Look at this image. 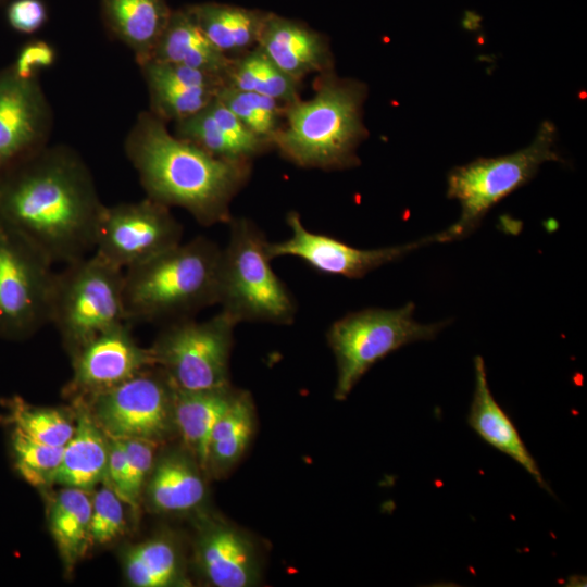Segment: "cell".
I'll use <instances>...</instances> for the list:
<instances>
[{"mask_svg": "<svg viewBox=\"0 0 587 587\" xmlns=\"http://www.w3.org/2000/svg\"><path fill=\"white\" fill-rule=\"evenodd\" d=\"M54 114L39 76L0 70V172L50 143Z\"/></svg>", "mask_w": 587, "mask_h": 587, "instance_id": "obj_14", "label": "cell"}, {"mask_svg": "<svg viewBox=\"0 0 587 587\" xmlns=\"http://www.w3.org/2000/svg\"><path fill=\"white\" fill-rule=\"evenodd\" d=\"M364 85L327 76L315 95L289 103L287 123L272 139L297 165L340 170L358 163L357 148L365 136L362 122Z\"/></svg>", "mask_w": 587, "mask_h": 587, "instance_id": "obj_4", "label": "cell"}, {"mask_svg": "<svg viewBox=\"0 0 587 587\" xmlns=\"http://www.w3.org/2000/svg\"><path fill=\"white\" fill-rule=\"evenodd\" d=\"M298 83L259 49L233 61L225 79L226 85L238 90L261 93L288 103L298 99Z\"/></svg>", "mask_w": 587, "mask_h": 587, "instance_id": "obj_29", "label": "cell"}, {"mask_svg": "<svg viewBox=\"0 0 587 587\" xmlns=\"http://www.w3.org/2000/svg\"><path fill=\"white\" fill-rule=\"evenodd\" d=\"M257 43L264 55L296 80L324 71L330 63L329 49L317 33L276 15H266Z\"/></svg>", "mask_w": 587, "mask_h": 587, "instance_id": "obj_18", "label": "cell"}, {"mask_svg": "<svg viewBox=\"0 0 587 587\" xmlns=\"http://www.w3.org/2000/svg\"><path fill=\"white\" fill-rule=\"evenodd\" d=\"M126 504L108 484L91 497L90 545H105L123 534L126 525Z\"/></svg>", "mask_w": 587, "mask_h": 587, "instance_id": "obj_34", "label": "cell"}, {"mask_svg": "<svg viewBox=\"0 0 587 587\" xmlns=\"http://www.w3.org/2000/svg\"><path fill=\"white\" fill-rule=\"evenodd\" d=\"M413 314L414 304L408 302L398 309L350 312L329 326L326 338L337 366L336 400H345L379 360L409 344L434 339L447 324H423Z\"/></svg>", "mask_w": 587, "mask_h": 587, "instance_id": "obj_8", "label": "cell"}, {"mask_svg": "<svg viewBox=\"0 0 587 587\" xmlns=\"http://www.w3.org/2000/svg\"><path fill=\"white\" fill-rule=\"evenodd\" d=\"M151 59L193 67L225 79L234 61L207 38L187 8L172 11Z\"/></svg>", "mask_w": 587, "mask_h": 587, "instance_id": "obj_23", "label": "cell"}, {"mask_svg": "<svg viewBox=\"0 0 587 587\" xmlns=\"http://www.w3.org/2000/svg\"><path fill=\"white\" fill-rule=\"evenodd\" d=\"M105 207L89 166L65 143H48L0 172V226L52 264L93 251Z\"/></svg>", "mask_w": 587, "mask_h": 587, "instance_id": "obj_1", "label": "cell"}, {"mask_svg": "<svg viewBox=\"0 0 587 587\" xmlns=\"http://www.w3.org/2000/svg\"><path fill=\"white\" fill-rule=\"evenodd\" d=\"M109 459L105 480L126 503L127 455L120 438L107 436Z\"/></svg>", "mask_w": 587, "mask_h": 587, "instance_id": "obj_39", "label": "cell"}, {"mask_svg": "<svg viewBox=\"0 0 587 587\" xmlns=\"http://www.w3.org/2000/svg\"><path fill=\"white\" fill-rule=\"evenodd\" d=\"M208 109L224 133L240 148L247 160L250 161L252 157L260 153L267 143L216 98L208 105Z\"/></svg>", "mask_w": 587, "mask_h": 587, "instance_id": "obj_36", "label": "cell"}, {"mask_svg": "<svg viewBox=\"0 0 587 587\" xmlns=\"http://www.w3.org/2000/svg\"><path fill=\"white\" fill-rule=\"evenodd\" d=\"M202 469L189 454L168 453L159 459L146 484L150 507L159 513H186L204 500Z\"/></svg>", "mask_w": 587, "mask_h": 587, "instance_id": "obj_21", "label": "cell"}, {"mask_svg": "<svg viewBox=\"0 0 587 587\" xmlns=\"http://www.w3.org/2000/svg\"><path fill=\"white\" fill-rule=\"evenodd\" d=\"M237 324L222 310L204 321L193 316L163 324L150 347L155 366L179 390L229 386V358Z\"/></svg>", "mask_w": 587, "mask_h": 587, "instance_id": "obj_9", "label": "cell"}, {"mask_svg": "<svg viewBox=\"0 0 587 587\" xmlns=\"http://www.w3.org/2000/svg\"><path fill=\"white\" fill-rule=\"evenodd\" d=\"M254 432V408L247 391L237 390L215 423L209 446L208 471L223 476L245 453Z\"/></svg>", "mask_w": 587, "mask_h": 587, "instance_id": "obj_26", "label": "cell"}, {"mask_svg": "<svg viewBox=\"0 0 587 587\" xmlns=\"http://www.w3.org/2000/svg\"><path fill=\"white\" fill-rule=\"evenodd\" d=\"M149 93V111L164 122L187 118L215 98L218 89L192 88L153 78H143Z\"/></svg>", "mask_w": 587, "mask_h": 587, "instance_id": "obj_30", "label": "cell"}, {"mask_svg": "<svg viewBox=\"0 0 587 587\" xmlns=\"http://www.w3.org/2000/svg\"><path fill=\"white\" fill-rule=\"evenodd\" d=\"M3 404L9 430L36 442L64 447L75 432V424L59 409L33 405L18 396L5 399Z\"/></svg>", "mask_w": 587, "mask_h": 587, "instance_id": "obj_28", "label": "cell"}, {"mask_svg": "<svg viewBox=\"0 0 587 587\" xmlns=\"http://www.w3.org/2000/svg\"><path fill=\"white\" fill-rule=\"evenodd\" d=\"M9 444L13 466L24 480L34 487L53 483L64 447L36 442L11 430Z\"/></svg>", "mask_w": 587, "mask_h": 587, "instance_id": "obj_32", "label": "cell"}, {"mask_svg": "<svg viewBox=\"0 0 587 587\" xmlns=\"http://www.w3.org/2000/svg\"><path fill=\"white\" fill-rule=\"evenodd\" d=\"M1 1H2V0H0V2H1Z\"/></svg>", "mask_w": 587, "mask_h": 587, "instance_id": "obj_40", "label": "cell"}, {"mask_svg": "<svg viewBox=\"0 0 587 587\" xmlns=\"http://www.w3.org/2000/svg\"><path fill=\"white\" fill-rule=\"evenodd\" d=\"M555 140L557 128L546 121L525 148L453 168L448 175L447 196L459 202L461 213L454 224L438 234L439 242L470 235L495 204L529 182L544 163L560 161Z\"/></svg>", "mask_w": 587, "mask_h": 587, "instance_id": "obj_7", "label": "cell"}, {"mask_svg": "<svg viewBox=\"0 0 587 587\" xmlns=\"http://www.w3.org/2000/svg\"><path fill=\"white\" fill-rule=\"evenodd\" d=\"M124 571L136 587H167L183 582L179 549L166 537L151 538L128 549Z\"/></svg>", "mask_w": 587, "mask_h": 587, "instance_id": "obj_27", "label": "cell"}, {"mask_svg": "<svg viewBox=\"0 0 587 587\" xmlns=\"http://www.w3.org/2000/svg\"><path fill=\"white\" fill-rule=\"evenodd\" d=\"M48 12L42 0H14L7 9L9 25L22 34H33L46 23Z\"/></svg>", "mask_w": 587, "mask_h": 587, "instance_id": "obj_38", "label": "cell"}, {"mask_svg": "<svg viewBox=\"0 0 587 587\" xmlns=\"http://www.w3.org/2000/svg\"><path fill=\"white\" fill-rule=\"evenodd\" d=\"M109 459L107 435L85 409L78 413L75 432L63 448L53 483L90 490L105 480Z\"/></svg>", "mask_w": 587, "mask_h": 587, "instance_id": "obj_22", "label": "cell"}, {"mask_svg": "<svg viewBox=\"0 0 587 587\" xmlns=\"http://www.w3.org/2000/svg\"><path fill=\"white\" fill-rule=\"evenodd\" d=\"M173 391L165 374L152 366L90 398L91 415L107 436L158 444L175 428Z\"/></svg>", "mask_w": 587, "mask_h": 587, "instance_id": "obj_11", "label": "cell"}, {"mask_svg": "<svg viewBox=\"0 0 587 587\" xmlns=\"http://www.w3.org/2000/svg\"><path fill=\"white\" fill-rule=\"evenodd\" d=\"M207 38L223 53L240 52L258 41L265 14L221 3L187 7Z\"/></svg>", "mask_w": 587, "mask_h": 587, "instance_id": "obj_25", "label": "cell"}, {"mask_svg": "<svg viewBox=\"0 0 587 587\" xmlns=\"http://www.w3.org/2000/svg\"><path fill=\"white\" fill-rule=\"evenodd\" d=\"M49 323L72 353L97 335L127 323L124 271L93 252L64 264L54 274Z\"/></svg>", "mask_w": 587, "mask_h": 587, "instance_id": "obj_6", "label": "cell"}, {"mask_svg": "<svg viewBox=\"0 0 587 587\" xmlns=\"http://www.w3.org/2000/svg\"><path fill=\"white\" fill-rule=\"evenodd\" d=\"M197 565L215 587H251L260 579V562L252 540L222 521H207L195 546Z\"/></svg>", "mask_w": 587, "mask_h": 587, "instance_id": "obj_16", "label": "cell"}, {"mask_svg": "<svg viewBox=\"0 0 587 587\" xmlns=\"http://www.w3.org/2000/svg\"><path fill=\"white\" fill-rule=\"evenodd\" d=\"M236 392L237 390L230 385L201 391L174 388V427L189 454L204 472L208 471L209 446L213 427L232 403Z\"/></svg>", "mask_w": 587, "mask_h": 587, "instance_id": "obj_20", "label": "cell"}, {"mask_svg": "<svg viewBox=\"0 0 587 587\" xmlns=\"http://www.w3.org/2000/svg\"><path fill=\"white\" fill-rule=\"evenodd\" d=\"M91 497L88 490L65 487L51 502L49 527L64 565L73 567L90 546Z\"/></svg>", "mask_w": 587, "mask_h": 587, "instance_id": "obj_24", "label": "cell"}, {"mask_svg": "<svg viewBox=\"0 0 587 587\" xmlns=\"http://www.w3.org/2000/svg\"><path fill=\"white\" fill-rule=\"evenodd\" d=\"M124 152L146 197L186 210L200 225L228 224L230 202L250 176V162L212 155L172 135L149 110L135 118Z\"/></svg>", "mask_w": 587, "mask_h": 587, "instance_id": "obj_2", "label": "cell"}, {"mask_svg": "<svg viewBox=\"0 0 587 587\" xmlns=\"http://www.w3.org/2000/svg\"><path fill=\"white\" fill-rule=\"evenodd\" d=\"M52 265L37 248L0 226V338L23 340L49 324Z\"/></svg>", "mask_w": 587, "mask_h": 587, "instance_id": "obj_10", "label": "cell"}, {"mask_svg": "<svg viewBox=\"0 0 587 587\" xmlns=\"http://www.w3.org/2000/svg\"><path fill=\"white\" fill-rule=\"evenodd\" d=\"M183 227L168 207L148 197L107 205L93 253L125 271L182 242Z\"/></svg>", "mask_w": 587, "mask_h": 587, "instance_id": "obj_12", "label": "cell"}, {"mask_svg": "<svg viewBox=\"0 0 587 587\" xmlns=\"http://www.w3.org/2000/svg\"><path fill=\"white\" fill-rule=\"evenodd\" d=\"M222 248L197 236L124 271L127 323H161L193 317L217 304Z\"/></svg>", "mask_w": 587, "mask_h": 587, "instance_id": "obj_3", "label": "cell"}, {"mask_svg": "<svg viewBox=\"0 0 587 587\" xmlns=\"http://www.w3.org/2000/svg\"><path fill=\"white\" fill-rule=\"evenodd\" d=\"M127 455L126 504L137 508L155 460V442L120 438Z\"/></svg>", "mask_w": 587, "mask_h": 587, "instance_id": "obj_35", "label": "cell"}, {"mask_svg": "<svg viewBox=\"0 0 587 587\" xmlns=\"http://www.w3.org/2000/svg\"><path fill=\"white\" fill-rule=\"evenodd\" d=\"M474 372L475 387L467 416L469 425L485 442L510 457L541 488L552 494L511 417L492 396L485 362L480 355L474 359Z\"/></svg>", "mask_w": 587, "mask_h": 587, "instance_id": "obj_17", "label": "cell"}, {"mask_svg": "<svg viewBox=\"0 0 587 587\" xmlns=\"http://www.w3.org/2000/svg\"><path fill=\"white\" fill-rule=\"evenodd\" d=\"M228 224L218 272L221 310L237 323L291 324L297 302L271 266L265 234L246 217L232 218Z\"/></svg>", "mask_w": 587, "mask_h": 587, "instance_id": "obj_5", "label": "cell"}, {"mask_svg": "<svg viewBox=\"0 0 587 587\" xmlns=\"http://www.w3.org/2000/svg\"><path fill=\"white\" fill-rule=\"evenodd\" d=\"M286 223L290 228V236L282 241L267 242L266 250L271 260L295 257L323 274L354 279L364 277L423 246L439 242L436 234L392 247L359 249L334 237L309 230L296 211L287 214Z\"/></svg>", "mask_w": 587, "mask_h": 587, "instance_id": "obj_13", "label": "cell"}, {"mask_svg": "<svg viewBox=\"0 0 587 587\" xmlns=\"http://www.w3.org/2000/svg\"><path fill=\"white\" fill-rule=\"evenodd\" d=\"M100 11L110 36L132 51L137 65L152 58L172 14L166 0H100Z\"/></svg>", "mask_w": 587, "mask_h": 587, "instance_id": "obj_19", "label": "cell"}, {"mask_svg": "<svg viewBox=\"0 0 587 587\" xmlns=\"http://www.w3.org/2000/svg\"><path fill=\"white\" fill-rule=\"evenodd\" d=\"M55 48L46 40L33 39L24 43L11 64L16 74L25 78L38 77L57 60Z\"/></svg>", "mask_w": 587, "mask_h": 587, "instance_id": "obj_37", "label": "cell"}, {"mask_svg": "<svg viewBox=\"0 0 587 587\" xmlns=\"http://www.w3.org/2000/svg\"><path fill=\"white\" fill-rule=\"evenodd\" d=\"M175 135L186 139L214 157L248 161L240 148L224 133L208 107L175 123Z\"/></svg>", "mask_w": 587, "mask_h": 587, "instance_id": "obj_33", "label": "cell"}, {"mask_svg": "<svg viewBox=\"0 0 587 587\" xmlns=\"http://www.w3.org/2000/svg\"><path fill=\"white\" fill-rule=\"evenodd\" d=\"M215 98L230 110L257 136L272 142L280 128L278 101L251 91H242L224 84Z\"/></svg>", "mask_w": 587, "mask_h": 587, "instance_id": "obj_31", "label": "cell"}, {"mask_svg": "<svg viewBox=\"0 0 587 587\" xmlns=\"http://www.w3.org/2000/svg\"><path fill=\"white\" fill-rule=\"evenodd\" d=\"M127 324L97 335L73 353L70 392L92 398L155 366L151 349L136 342Z\"/></svg>", "mask_w": 587, "mask_h": 587, "instance_id": "obj_15", "label": "cell"}]
</instances>
